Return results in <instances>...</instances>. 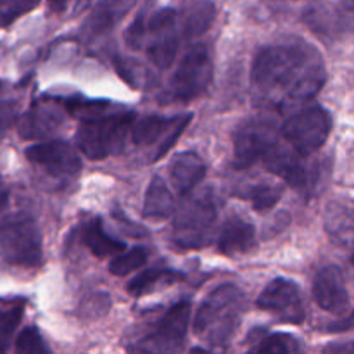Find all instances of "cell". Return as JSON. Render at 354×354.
<instances>
[{
	"instance_id": "1",
	"label": "cell",
	"mask_w": 354,
	"mask_h": 354,
	"mask_svg": "<svg viewBox=\"0 0 354 354\" xmlns=\"http://www.w3.org/2000/svg\"><path fill=\"white\" fill-rule=\"evenodd\" d=\"M327 80L320 52L304 41H286L261 48L252 62L254 93L275 106L311 100Z\"/></svg>"
},
{
	"instance_id": "2",
	"label": "cell",
	"mask_w": 354,
	"mask_h": 354,
	"mask_svg": "<svg viewBox=\"0 0 354 354\" xmlns=\"http://www.w3.org/2000/svg\"><path fill=\"white\" fill-rule=\"evenodd\" d=\"M245 296L237 286L223 283L211 290L194 318V332L213 348L230 342L244 313Z\"/></svg>"
},
{
	"instance_id": "3",
	"label": "cell",
	"mask_w": 354,
	"mask_h": 354,
	"mask_svg": "<svg viewBox=\"0 0 354 354\" xmlns=\"http://www.w3.org/2000/svg\"><path fill=\"white\" fill-rule=\"evenodd\" d=\"M133 121L135 114L131 111L83 120L76 133L80 151L93 161L118 156L123 152Z\"/></svg>"
},
{
	"instance_id": "4",
	"label": "cell",
	"mask_w": 354,
	"mask_h": 354,
	"mask_svg": "<svg viewBox=\"0 0 354 354\" xmlns=\"http://www.w3.org/2000/svg\"><path fill=\"white\" fill-rule=\"evenodd\" d=\"M0 258L21 268H37L41 265V232L33 216L17 213L0 220Z\"/></svg>"
},
{
	"instance_id": "5",
	"label": "cell",
	"mask_w": 354,
	"mask_h": 354,
	"mask_svg": "<svg viewBox=\"0 0 354 354\" xmlns=\"http://www.w3.org/2000/svg\"><path fill=\"white\" fill-rule=\"evenodd\" d=\"M218 207L209 192H203L187 203L173 221V239L180 248H206L213 239Z\"/></svg>"
},
{
	"instance_id": "6",
	"label": "cell",
	"mask_w": 354,
	"mask_h": 354,
	"mask_svg": "<svg viewBox=\"0 0 354 354\" xmlns=\"http://www.w3.org/2000/svg\"><path fill=\"white\" fill-rule=\"evenodd\" d=\"M332 118L322 106H310L294 114L283 127V137L290 149L306 158L317 152L328 140Z\"/></svg>"
},
{
	"instance_id": "7",
	"label": "cell",
	"mask_w": 354,
	"mask_h": 354,
	"mask_svg": "<svg viewBox=\"0 0 354 354\" xmlns=\"http://www.w3.org/2000/svg\"><path fill=\"white\" fill-rule=\"evenodd\" d=\"M213 78V61L204 44H197L183 55L171 78V97L189 102L206 92Z\"/></svg>"
},
{
	"instance_id": "8",
	"label": "cell",
	"mask_w": 354,
	"mask_h": 354,
	"mask_svg": "<svg viewBox=\"0 0 354 354\" xmlns=\"http://www.w3.org/2000/svg\"><path fill=\"white\" fill-rule=\"evenodd\" d=\"M258 308L270 311L283 324L301 325L306 318L303 294L296 282L287 279H277L270 282L259 294Z\"/></svg>"
},
{
	"instance_id": "9",
	"label": "cell",
	"mask_w": 354,
	"mask_h": 354,
	"mask_svg": "<svg viewBox=\"0 0 354 354\" xmlns=\"http://www.w3.org/2000/svg\"><path fill=\"white\" fill-rule=\"evenodd\" d=\"M190 325V304L187 301L175 304L168 313L162 317L156 330L142 341L137 349L142 351L175 353L182 348L183 339L189 332Z\"/></svg>"
},
{
	"instance_id": "10",
	"label": "cell",
	"mask_w": 354,
	"mask_h": 354,
	"mask_svg": "<svg viewBox=\"0 0 354 354\" xmlns=\"http://www.w3.org/2000/svg\"><path fill=\"white\" fill-rule=\"evenodd\" d=\"M26 158L54 178H73L82 171V161L76 151L62 140L31 145L26 149Z\"/></svg>"
},
{
	"instance_id": "11",
	"label": "cell",
	"mask_w": 354,
	"mask_h": 354,
	"mask_svg": "<svg viewBox=\"0 0 354 354\" xmlns=\"http://www.w3.org/2000/svg\"><path fill=\"white\" fill-rule=\"evenodd\" d=\"M275 142V135L268 124L244 123L234 137V166L237 169L249 168L263 159Z\"/></svg>"
},
{
	"instance_id": "12",
	"label": "cell",
	"mask_w": 354,
	"mask_h": 354,
	"mask_svg": "<svg viewBox=\"0 0 354 354\" xmlns=\"http://www.w3.org/2000/svg\"><path fill=\"white\" fill-rule=\"evenodd\" d=\"M313 297L324 311L344 315L349 310V294L341 268L334 265L324 266L313 282Z\"/></svg>"
},
{
	"instance_id": "13",
	"label": "cell",
	"mask_w": 354,
	"mask_h": 354,
	"mask_svg": "<svg viewBox=\"0 0 354 354\" xmlns=\"http://www.w3.org/2000/svg\"><path fill=\"white\" fill-rule=\"evenodd\" d=\"M135 6V0H100L82 28V37L86 41L102 37L113 30Z\"/></svg>"
},
{
	"instance_id": "14",
	"label": "cell",
	"mask_w": 354,
	"mask_h": 354,
	"mask_svg": "<svg viewBox=\"0 0 354 354\" xmlns=\"http://www.w3.org/2000/svg\"><path fill=\"white\" fill-rule=\"evenodd\" d=\"M64 124V114L54 106H35L21 118L19 121V135L26 140L35 138H47L61 130Z\"/></svg>"
},
{
	"instance_id": "15",
	"label": "cell",
	"mask_w": 354,
	"mask_h": 354,
	"mask_svg": "<svg viewBox=\"0 0 354 354\" xmlns=\"http://www.w3.org/2000/svg\"><path fill=\"white\" fill-rule=\"evenodd\" d=\"M168 171L173 189L180 196H187L204 180L206 166H204L203 159L194 152H180L169 162Z\"/></svg>"
},
{
	"instance_id": "16",
	"label": "cell",
	"mask_w": 354,
	"mask_h": 354,
	"mask_svg": "<svg viewBox=\"0 0 354 354\" xmlns=\"http://www.w3.org/2000/svg\"><path fill=\"white\" fill-rule=\"evenodd\" d=\"M256 244V230L249 221L239 216H232L221 227L218 237V251L223 256H241L249 252Z\"/></svg>"
},
{
	"instance_id": "17",
	"label": "cell",
	"mask_w": 354,
	"mask_h": 354,
	"mask_svg": "<svg viewBox=\"0 0 354 354\" xmlns=\"http://www.w3.org/2000/svg\"><path fill=\"white\" fill-rule=\"evenodd\" d=\"M82 239L83 244L88 248L97 258H109V256H116L124 249V244L121 241L111 237L109 234L104 232L102 220L100 218H93L88 223L83 225L82 228Z\"/></svg>"
},
{
	"instance_id": "18",
	"label": "cell",
	"mask_w": 354,
	"mask_h": 354,
	"mask_svg": "<svg viewBox=\"0 0 354 354\" xmlns=\"http://www.w3.org/2000/svg\"><path fill=\"white\" fill-rule=\"evenodd\" d=\"M216 17V9L209 0H189L182 10V24L185 37H199L206 33Z\"/></svg>"
},
{
	"instance_id": "19",
	"label": "cell",
	"mask_w": 354,
	"mask_h": 354,
	"mask_svg": "<svg viewBox=\"0 0 354 354\" xmlns=\"http://www.w3.org/2000/svg\"><path fill=\"white\" fill-rule=\"evenodd\" d=\"M173 207H175V201H173L171 190L168 189L162 176L156 175L145 192L144 216L152 218V220H165L173 213Z\"/></svg>"
},
{
	"instance_id": "20",
	"label": "cell",
	"mask_w": 354,
	"mask_h": 354,
	"mask_svg": "<svg viewBox=\"0 0 354 354\" xmlns=\"http://www.w3.org/2000/svg\"><path fill=\"white\" fill-rule=\"evenodd\" d=\"M176 118L165 116H145L142 120L133 121L131 124V140L137 145H152L166 135V131L173 127Z\"/></svg>"
},
{
	"instance_id": "21",
	"label": "cell",
	"mask_w": 354,
	"mask_h": 354,
	"mask_svg": "<svg viewBox=\"0 0 354 354\" xmlns=\"http://www.w3.org/2000/svg\"><path fill=\"white\" fill-rule=\"evenodd\" d=\"M325 225H327V232H330L335 237H344L351 234L354 232V209L346 204L332 203L325 213Z\"/></svg>"
},
{
	"instance_id": "22",
	"label": "cell",
	"mask_w": 354,
	"mask_h": 354,
	"mask_svg": "<svg viewBox=\"0 0 354 354\" xmlns=\"http://www.w3.org/2000/svg\"><path fill=\"white\" fill-rule=\"evenodd\" d=\"M161 35L162 37H159L158 40L149 47L147 55L156 68L168 69L169 66L175 62L176 54H178L180 41L178 38L173 37V35H166V33H161Z\"/></svg>"
},
{
	"instance_id": "23",
	"label": "cell",
	"mask_w": 354,
	"mask_h": 354,
	"mask_svg": "<svg viewBox=\"0 0 354 354\" xmlns=\"http://www.w3.org/2000/svg\"><path fill=\"white\" fill-rule=\"evenodd\" d=\"M147 251L144 248H135L128 252H118L109 263V272L116 277L128 275L131 272H137L138 268L145 265L147 261Z\"/></svg>"
},
{
	"instance_id": "24",
	"label": "cell",
	"mask_w": 354,
	"mask_h": 354,
	"mask_svg": "<svg viewBox=\"0 0 354 354\" xmlns=\"http://www.w3.org/2000/svg\"><path fill=\"white\" fill-rule=\"evenodd\" d=\"M283 190L282 187L279 185H270V183H261V185L251 187L248 197L252 203V207H254L258 213H266V211L273 209L277 206V203L282 197Z\"/></svg>"
},
{
	"instance_id": "25",
	"label": "cell",
	"mask_w": 354,
	"mask_h": 354,
	"mask_svg": "<svg viewBox=\"0 0 354 354\" xmlns=\"http://www.w3.org/2000/svg\"><path fill=\"white\" fill-rule=\"evenodd\" d=\"M173 275H175V273H173V270L161 268V266L149 268V270H145V272L138 273V275L135 277L130 283H128V292H130L131 296H142V294H145L147 290H151L152 287L159 282V280H166Z\"/></svg>"
},
{
	"instance_id": "26",
	"label": "cell",
	"mask_w": 354,
	"mask_h": 354,
	"mask_svg": "<svg viewBox=\"0 0 354 354\" xmlns=\"http://www.w3.org/2000/svg\"><path fill=\"white\" fill-rule=\"evenodd\" d=\"M256 353L261 354H289V353H299L301 344L296 337L289 334H275L268 339H263L258 346L254 348Z\"/></svg>"
},
{
	"instance_id": "27",
	"label": "cell",
	"mask_w": 354,
	"mask_h": 354,
	"mask_svg": "<svg viewBox=\"0 0 354 354\" xmlns=\"http://www.w3.org/2000/svg\"><path fill=\"white\" fill-rule=\"evenodd\" d=\"M21 318H23L21 306L7 308V310L0 308V353H6L9 349L10 339H12L17 325L21 324Z\"/></svg>"
},
{
	"instance_id": "28",
	"label": "cell",
	"mask_w": 354,
	"mask_h": 354,
	"mask_svg": "<svg viewBox=\"0 0 354 354\" xmlns=\"http://www.w3.org/2000/svg\"><path fill=\"white\" fill-rule=\"evenodd\" d=\"M190 121H192V114H185V116H182V118H176V121L173 123V127L169 128V130L166 131L165 137H162L161 144H159V147H158V151H156L154 159H152V161L156 162V161H159V159H162L169 151H171L173 147H175L176 142L180 140L182 133L185 131V128L190 124Z\"/></svg>"
},
{
	"instance_id": "29",
	"label": "cell",
	"mask_w": 354,
	"mask_h": 354,
	"mask_svg": "<svg viewBox=\"0 0 354 354\" xmlns=\"http://www.w3.org/2000/svg\"><path fill=\"white\" fill-rule=\"evenodd\" d=\"M40 0H0V26H9L17 17L30 12Z\"/></svg>"
},
{
	"instance_id": "30",
	"label": "cell",
	"mask_w": 354,
	"mask_h": 354,
	"mask_svg": "<svg viewBox=\"0 0 354 354\" xmlns=\"http://www.w3.org/2000/svg\"><path fill=\"white\" fill-rule=\"evenodd\" d=\"M16 351L21 354H44L48 353L40 332L37 327H26L16 339Z\"/></svg>"
},
{
	"instance_id": "31",
	"label": "cell",
	"mask_w": 354,
	"mask_h": 354,
	"mask_svg": "<svg viewBox=\"0 0 354 354\" xmlns=\"http://www.w3.org/2000/svg\"><path fill=\"white\" fill-rule=\"evenodd\" d=\"M176 17H178V12L171 7H165V9H159L152 14L151 17L145 23V28H147L149 33L152 35H161L168 33L176 23Z\"/></svg>"
},
{
	"instance_id": "32",
	"label": "cell",
	"mask_w": 354,
	"mask_h": 354,
	"mask_svg": "<svg viewBox=\"0 0 354 354\" xmlns=\"http://www.w3.org/2000/svg\"><path fill=\"white\" fill-rule=\"evenodd\" d=\"M145 23H147V19L144 17V14H140V16L133 21V24H131V26L127 30V44L130 45V47H133V48L140 47L142 38H144L145 31H147Z\"/></svg>"
},
{
	"instance_id": "33",
	"label": "cell",
	"mask_w": 354,
	"mask_h": 354,
	"mask_svg": "<svg viewBox=\"0 0 354 354\" xmlns=\"http://www.w3.org/2000/svg\"><path fill=\"white\" fill-rule=\"evenodd\" d=\"M16 120V106L10 100L0 99V138L7 133Z\"/></svg>"
},
{
	"instance_id": "34",
	"label": "cell",
	"mask_w": 354,
	"mask_h": 354,
	"mask_svg": "<svg viewBox=\"0 0 354 354\" xmlns=\"http://www.w3.org/2000/svg\"><path fill=\"white\" fill-rule=\"evenodd\" d=\"M353 325H354V313H353V317L346 318V320L337 322V324H332L328 330H330V332H342V330H348V328H351Z\"/></svg>"
},
{
	"instance_id": "35",
	"label": "cell",
	"mask_w": 354,
	"mask_h": 354,
	"mask_svg": "<svg viewBox=\"0 0 354 354\" xmlns=\"http://www.w3.org/2000/svg\"><path fill=\"white\" fill-rule=\"evenodd\" d=\"M9 204V190H7L6 183H3L2 176H0V211H3Z\"/></svg>"
},
{
	"instance_id": "36",
	"label": "cell",
	"mask_w": 354,
	"mask_h": 354,
	"mask_svg": "<svg viewBox=\"0 0 354 354\" xmlns=\"http://www.w3.org/2000/svg\"><path fill=\"white\" fill-rule=\"evenodd\" d=\"M327 351L334 353H354V341L346 342V344H334L330 348H327Z\"/></svg>"
},
{
	"instance_id": "37",
	"label": "cell",
	"mask_w": 354,
	"mask_h": 354,
	"mask_svg": "<svg viewBox=\"0 0 354 354\" xmlns=\"http://www.w3.org/2000/svg\"><path fill=\"white\" fill-rule=\"evenodd\" d=\"M68 2L69 0H48V6H50V9L54 10V12H61V10L68 6Z\"/></svg>"
},
{
	"instance_id": "38",
	"label": "cell",
	"mask_w": 354,
	"mask_h": 354,
	"mask_svg": "<svg viewBox=\"0 0 354 354\" xmlns=\"http://www.w3.org/2000/svg\"><path fill=\"white\" fill-rule=\"evenodd\" d=\"M348 3H349V9H353V10H354V0H349Z\"/></svg>"
},
{
	"instance_id": "39",
	"label": "cell",
	"mask_w": 354,
	"mask_h": 354,
	"mask_svg": "<svg viewBox=\"0 0 354 354\" xmlns=\"http://www.w3.org/2000/svg\"><path fill=\"white\" fill-rule=\"evenodd\" d=\"M351 263L354 265V248H353V252H351Z\"/></svg>"
}]
</instances>
